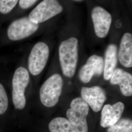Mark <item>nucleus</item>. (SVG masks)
Masks as SVG:
<instances>
[{
	"instance_id": "nucleus-9",
	"label": "nucleus",
	"mask_w": 132,
	"mask_h": 132,
	"mask_svg": "<svg viewBox=\"0 0 132 132\" xmlns=\"http://www.w3.org/2000/svg\"><path fill=\"white\" fill-rule=\"evenodd\" d=\"M81 95V98L89 106H90L94 112H98L102 109L107 98L105 91L98 86L82 87Z\"/></svg>"
},
{
	"instance_id": "nucleus-18",
	"label": "nucleus",
	"mask_w": 132,
	"mask_h": 132,
	"mask_svg": "<svg viewBox=\"0 0 132 132\" xmlns=\"http://www.w3.org/2000/svg\"><path fill=\"white\" fill-rule=\"evenodd\" d=\"M18 2L17 0H0V12L3 14L9 13Z\"/></svg>"
},
{
	"instance_id": "nucleus-5",
	"label": "nucleus",
	"mask_w": 132,
	"mask_h": 132,
	"mask_svg": "<svg viewBox=\"0 0 132 132\" xmlns=\"http://www.w3.org/2000/svg\"><path fill=\"white\" fill-rule=\"evenodd\" d=\"M63 7L55 0H44L34 9L28 18L34 24H39L60 14Z\"/></svg>"
},
{
	"instance_id": "nucleus-15",
	"label": "nucleus",
	"mask_w": 132,
	"mask_h": 132,
	"mask_svg": "<svg viewBox=\"0 0 132 132\" xmlns=\"http://www.w3.org/2000/svg\"><path fill=\"white\" fill-rule=\"evenodd\" d=\"M51 132H76L70 121L65 118L53 119L48 124Z\"/></svg>"
},
{
	"instance_id": "nucleus-3",
	"label": "nucleus",
	"mask_w": 132,
	"mask_h": 132,
	"mask_svg": "<svg viewBox=\"0 0 132 132\" xmlns=\"http://www.w3.org/2000/svg\"><path fill=\"white\" fill-rule=\"evenodd\" d=\"M63 86V80L59 74L55 73L50 76L40 90V98L43 105L49 108L56 105L61 94Z\"/></svg>"
},
{
	"instance_id": "nucleus-7",
	"label": "nucleus",
	"mask_w": 132,
	"mask_h": 132,
	"mask_svg": "<svg viewBox=\"0 0 132 132\" xmlns=\"http://www.w3.org/2000/svg\"><path fill=\"white\" fill-rule=\"evenodd\" d=\"M38 28L39 24L32 23L28 17H24L11 23L7 29V36L12 41L22 40L33 34Z\"/></svg>"
},
{
	"instance_id": "nucleus-6",
	"label": "nucleus",
	"mask_w": 132,
	"mask_h": 132,
	"mask_svg": "<svg viewBox=\"0 0 132 132\" xmlns=\"http://www.w3.org/2000/svg\"><path fill=\"white\" fill-rule=\"evenodd\" d=\"M49 47L43 42L36 43L32 48L28 57L29 71L33 76L39 75L47 63L49 56Z\"/></svg>"
},
{
	"instance_id": "nucleus-11",
	"label": "nucleus",
	"mask_w": 132,
	"mask_h": 132,
	"mask_svg": "<svg viewBox=\"0 0 132 132\" xmlns=\"http://www.w3.org/2000/svg\"><path fill=\"white\" fill-rule=\"evenodd\" d=\"M125 105L121 102L104 105L101 112L100 125L103 128L111 127L121 118Z\"/></svg>"
},
{
	"instance_id": "nucleus-4",
	"label": "nucleus",
	"mask_w": 132,
	"mask_h": 132,
	"mask_svg": "<svg viewBox=\"0 0 132 132\" xmlns=\"http://www.w3.org/2000/svg\"><path fill=\"white\" fill-rule=\"evenodd\" d=\"M29 82L28 71L19 67L14 72L12 79V100L16 109L22 110L26 104L25 90Z\"/></svg>"
},
{
	"instance_id": "nucleus-8",
	"label": "nucleus",
	"mask_w": 132,
	"mask_h": 132,
	"mask_svg": "<svg viewBox=\"0 0 132 132\" xmlns=\"http://www.w3.org/2000/svg\"><path fill=\"white\" fill-rule=\"evenodd\" d=\"M92 19L96 36L100 38L106 37L112 21L111 14L101 6H97L92 11Z\"/></svg>"
},
{
	"instance_id": "nucleus-17",
	"label": "nucleus",
	"mask_w": 132,
	"mask_h": 132,
	"mask_svg": "<svg viewBox=\"0 0 132 132\" xmlns=\"http://www.w3.org/2000/svg\"><path fill=\"white\" fill-rule=\"evenodd\" d=\"M9 104L7 96L4 86L0 83V114L6 111Z\"/></svg>"
},
{
	"instance_id": "nucleus-19",
	"label": "nucleus",
	"mask_w": 132,
	"mask_h": 132,
	"mask_svg": "<svg viewBox=\"0 0 132 132\" xmlns=\"http://www.w3.org/2000/svg\"><path fill=\"white\" fill-rule=\"evenodd\" d=\"M37 2V1L35 0H20L18 2L21 8L27 9L34 5Z\"/></svg>"
},
{
	"instance_id": "nucleus-16",
	"label": "nucleus",
	"mask_w": 132,
	"mask_h": 132,
	"mask_svg": "<svg viewBox=\"0 0 132 132\" xmlns=\"http://www.w3.org/2000/svg\"><path fill=\"white\" fill-rule=\"evenodd\" d=\"M107 132H132V121L129 118H120L113 125L109 127Z\"/></svg>"
},
{
	"instance_id": "nucleus-10",
	"label": "nucleus",
	"mask_w": 132,
	"mask_h": 132,
	"mask_svg": "<svg viewBox=\"0 0 132 132\" xmlns=\"http://www.w3.org/2000/svg\"><path fill=\"white\" fill-rule=\"evenodd\" d=\"M104 66V60L102 57L97 55L90 56L80 69L79 79L83 83H89L94 76H100L102 74Z\"/></svg>"
},
{
	"instance_id": "nucleus-14",
	"label": "nucleus",
	"mask_w": 132,
	"mask_h": 132,
	"mask_svg": "<svg viewBox=\"0 0 132 132\" xmlns=\"http://www.w3.org/2000/svg\"><path fill=\"white\" fill-rule=\"evenodd\" d=\"M103 75L106 80H110L112 76L116 69L118 63V47L114 44L109 45L105 52L104 61Z\"/></svg>"
},
{
	"instance_id": "nucleus-2",
	"label": "nucleus",
	"mask_w": 132,
	"mask_h": 132,
	"mask_svg": "<svg viewBox=\"0 0 132 132\" xmlns=\"http://www.w3.org/2000/svg\"><path fill=\"white\" fill-rule=\"evenodd\" d=\"M71 108L66 113L67 119L71 123L76 132H88L87 117L89 112V106L81 97L73 99Z\"/></svg>"
},
{
	"instance_id": "nucleus-13",
	"label": "nucleus",
	"mask_w": 132,
	"mask_h": 132,
	"mask_svg": "<svg viewBox=\"0 0 132 132\" xmlns=\"http://www.w3.org/2000/svg\"><path fill=\"white\" fill-rule=\"evenodd\" d=\"M120 64L125 68L132 66V35L125 33L122 36L118 51V57Z\"/></svg>"
},
{
	"instance_id": "nucleus-1",
	"label": "nucleus",
	"mask_w": 132,
	"mask_h": 132,
	"mask_svg": "<svg viewBox=\"0 0 132 132\" xmlns=\"http://www.w3.org/2000/svg\"><path fill=\"white\" fill-rule=\"evenodd\" d=\"M78 39L72 37L62 41L59 47V58L63 74L71 78L76 72L78 62Z\"/></svg>"
},
{
	"instance_id": "nucleus-12",
	"label": "nucleus",
	"mask_w": 132,
	"mask_h": 132,
	"mask_svg": "<svg viewBox=\"0 0 132 132\" xmlns=\"http://www.w3.org/2000/svg\"><path fill=\"white\" fill-rule=\"evenodd\" d=\"M113 85H118L122 94L125 96L132 95V76L131 74L121 69H116L110 79Z\"/></svg>"
}]
</instances>
